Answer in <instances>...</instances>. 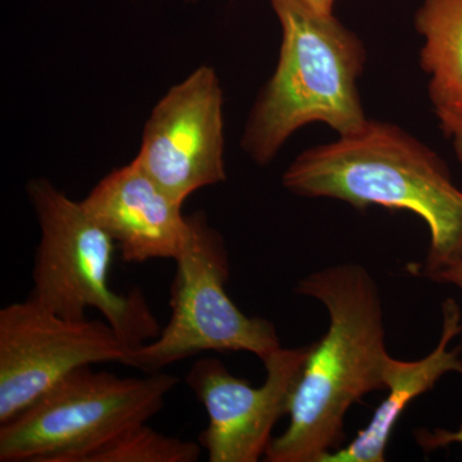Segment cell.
<instances>
[{"mask_svg": "<svg viewBox=\"0 0 462 462\" xmlns=\"http://www.w3.org/2000/svg\"><path fill=\"white\" fill-rule=\"evenodd\" d=\"M297 293L327 307L329 329L310 346L287 430L273 438L267 462H321L342 448L349 407L370 392L387 389L392 357L378 285L370 273L361 264H337L307 276Z\"/></svg>", "mask_w": 462, "mask_h": 462, "instance_id": "obj_1", "label": "cell"}, {"mask_svg": "<svg viewBox=\"0 0 462 462\" xmlns=\"http://www.w3.org/2000/svg\"><path fill=\"white\" fill-rule=\"evenodd\" d=\"M285 189L363 209L409 211L427 224L425 275L462 258V190L433 149L385 121L367 118L354 133L300 154L282 175Z\"/></svg>", "mask_w": 462, "mask_h": 462, "instance_id": "obj_2", "label": "cell"}, {"mask_svg": "<svg viewBox=\"0 0 462 462\" xmlns=\"http://www.w3.org/2000/svg\"><path fill=\"white\" fill-rule=\"evenodd\" d=\"M282 27L278 66L254 103L242 135L258 165L272 162L300 127L322 123L338 135L367 120L358 91L366 51L334 14L300 0H270Z\"/></svg>", "mask_w": 462, "mask_h": 462, "instance_id": "obj_3", "label": "cell"}, {"mask_svg": "<svg viewBox=\"0 0 462 462\" xmlns=\"http://www.w3.org/2000/svg\"><path fill=\"white\" fill-rule=\"evenodd\" d=\"M26 191L42 234L30 298L69 320L98 310L130 351L157 338L160 324L141 289L120 294L109 287L116 243L83 203L47 179H32Z\"/></svg>", "mask_w": 462, "mask_h": 462, "instance_id": "obj_4", "label": "cell"}, {"mask_svg": "<svg viewBox=\"0 0 462 462\" xmlns=\"http://www.w3.org/2000/svg\"><path fill=\"white\" fill-rule=\"evenodd\" d=\"M179 384L171 374L121 378L80 367L0 424V461L71 462L91 447L148 422Z\"/></svg>", "mask_w": 462, "mask_h": 462, "instance_id": "obj_5", "label": "cell"}, {"mask_svg": "<svg viewBox=\"0 0 462 462\" xmlns=\"http://www.w3.org/2000/svg\"><path fill=\"white\" fill-rule=\"evenodd\" d=\"M189 224V236L175 258L171 319L157 338L126 355L125 366L160 373L208 351H245L263 361L282 346L272 322L243 314L227 296L229 254L221 234L202 212L190 216Z\"/></svg>", "mask_w": 462, "mask_h": 462, "instance_id": "obj_6", "label": "cell"}, {"mask_svg": "<svg viewBox=\"0 0 462 462\" xmlns=\"http://www.w3.org/2000/svg\"><path fill=\"white\" fill-rule=\"evenodd\" d=\"M130 348L108 322L69 320L29 298L0 310V424L80 367L123 364Z\"/></svg>", "mask_w": 462, "mask_h": 462, "instance_id": "obj_7", "label": "cell"}, {"mask_svg": "<svg viewBox=\"0 0 462 462\" xmlns=\"http://www.w3.org/2000/svg\"><path fill=\"white\" fill-rule=\"evenodd\" d=\"M134 161L182 205L225 181L224 93L212 67L199 66L160 99Z\"/></svg>", "mask_w": 462, "mask_h": 462, "instance_id": "obj_8", "label": "cell"}, {"mask_svg": "<svg viewBox=\"0 0 462 462\" xmlns=\"http://www.w3.org/2000/svg\"><path fill=\"white\" fill-rule=\"evenodd\" d=\"M309 352L310 346H281L263 361L267 375L258 388L236 378L217 358H200L191 366L188 385L208 416L199 436L208 461L257 462L264 457L273 427L289 413Z\"/></svg>", "mask_w": 462, "mask_h": 462, "instance_id": "obj_9", "label": "cell"}, {"mask_svg": "<svg viewBox=\"0 0 462 462\" xmlns=\"http://www.w3.org/2000/svg\"><path fill=\"white\" fill-rule=\"evenodd\" d=\"M81 203L115 240L127 263L175 260L189 236L182 203L134 160L105 176Z\"/></svg>", "mask_w": 462, "mask_h": 462, "instance_id": "obj_10", "label": "cell"}, {"mask_svg": "<svg viewBox=\"0 0 462 462\" xmlns=\"http://www.w3.org/2000/svg\"><path fill=\"white\" fill-rule=\"evenodd\" d=\"M461 331L460 309L454 300H446L442 337L436 349L419 361L392 357L385 374L389 393L376 409L372 421L351 443L325 456L321 462H384L389 438L406 407L416 397L430 391L445 374H462V361L458 357L461 348L448 349L451 340Z\"/></svg>", "mask_w": 462, "mask_h": 462, "instance_id": "obj_11", "label": "cell"}, {"mask_svg": "<svg viewBox=\"0 0 462 462\" xmlns=\"http://www.w3.org/2000/svg\"><path fill=\"white\" fill-rule=\"evenodd\" d=\"M415 27L434 109L462 108V0H422Z\"/></svg>", "mask_w": 462, "mask_h": 462, "instance_id": "obj_12", "label": "cell"}, {"mask_svg": "<svg viewBox=\"0 0 462 462\" xmlns=\"http://www.w3.org/2000/svg\"><path fill=\"white\" fill-rule=\"evenodd\" d=\"M202 446L158 433L147 422L91 447L71 462H196Z\"/></svg>", "mask_w": 462, "mask_h": 462, "instance_id": "obj_13", "label": "cell"}, {"mask_svg": "<svg viewBox=\"0 0 462 462\" xmlns=\"http://www.w3.org/2000/svg\"><path fill=\"white\" fill-rule=\"evenodd\" d=\"M434 111L439 129L451 141L456 158L462 165V108H440Z\"/></svg>", "mask_w": 462, "mask_h": 462, "instance_id": "obj_14", "label": "cell"}, {"mask_svg": "<svg viewBox=\"0 0 462 462\" xmlns=\"http://www.w3.org/2000/svg\"><path fill=\"white\" fill-rule=\"evenodd\" d=\"M416 440L425 451L442 448L451 443H461L462 445V425L457 431L436 430L430 433V431L421 430L416 433Z\"/></svg>", "mask_w": 462, "mask_h": 462, "instance_id": "obj_15", "label": "cell"}, {"mask_svg": "<svg viewBox=\"0 0 462 462\" xmlns=\"http://www.w3.org/2000/svg\"><path fill=\"white\" fill-rule=\"evenodd\" d=\"M428 276H430L431 281L437 282H443V284H454L456 287L460 288L462 291V258L461 260H458L457 263L449 264V266L445 267V269L430 273V275ZM460 348H462V339Z\"/></svg>", "mask_w": 462, "mask_h": 462, "instance_id": "obj_16", "label": "cell"}, {"mask_svg": "<svg viewBox=\"0 0 462 462\" xmlns=\"http://www.w3.org/2000/svg\"><path fill=\"white\" fill-rule=\"evenodd\" d=\"M307 7L320 14H334L336 0H300Z\"/></svg>", "mask_w": 462, "mask_h": 462, "instance_id": "obj_17", "label": "cell"}, {"mask_svg": "<svg viewBox=\"0 0 462 462\" xmlns=\"http://www.w3.org/2000/svg\"><path fill=\"white\" fill-rule=\"evenodd\" d=\"M190 2H193V0H190Z\"/></svg>", "mask_w": 462, "mask_h": 462, "instance_id": "obj_18", "label": "cell"}]
</instances>
